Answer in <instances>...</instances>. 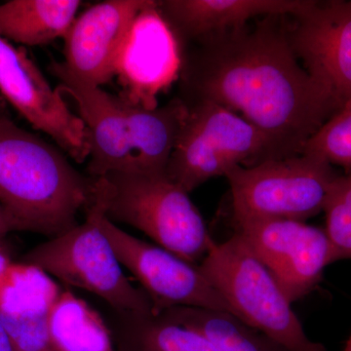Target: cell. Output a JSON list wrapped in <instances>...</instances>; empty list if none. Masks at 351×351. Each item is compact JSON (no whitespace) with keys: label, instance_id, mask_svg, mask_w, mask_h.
<instances>
[{"label":"cell","instance_id":"obj_22","mask_svg":"<svg viewBox=\"0 0 351 351\" xmlns=\"http://www.w3.org/2000/svg\"><path fill=\"white\" fill-rule=\"evenodd\" d=\"M323 212L334 263L351 260V173L337 178Z\"/></svg>","mask_w":351,"mask_h":351},{"label":"cell","instance_id":"obj_10","mask_svg":"<svg viewBox=\"0 0 351 351\" xmlns=\"http://www.w3.org/2000/svg\"><path fill=\"white\" fill-rule=\"evenodd\" d=\"M87 209L96 215L99 226L112 243L122 267L133 274L152 300L154 313L171 307L188 306L232 313L228 302L197 265L124 232L94 205Z\"/></svg>","mask_w":351,"mask_h":351},{"label":"cell","instance_id":"obj_20","mask_svg":"<svg viewBox=\"0 0 351 351\" xmlns=\"http://www.w3.org/2000/svg\"><path fill=\"white\" fill-rule=\"evenodd\" d=\"M160 313L199 332L215 351H287L228 311L177 306Z\"/></svg>","mask_w":351,"mask_h":351},{"label":"cell","instance_id":"obj_19","mask_svg":"<svg viewBox=\"0 0 351 351\" xmlns=\"http://www.w3.org/2000/svg\"><path fill=\"white\" fill-rule=\"evenodd\" d=\"M49 332L55 351H117L107 321L68 289L55 302Z\"/></svg>","mask_w":351,"mask_h":351},{"label":"cell","instance_id":"obj_15","mask_svg":"<svg viewBox=\"0 0 351 351\" xmlns=\"http://www.w3.org/2000/svg\"><path fill=\"white\" fill-rule=\"evenodd\" d=\"M62 289L43 270L14 262L0 279V324L15 351H55L51 311Z\"/></svg>","mask_w":351,"mask_h":351},{"label":"cell","instance_id":"obj_7","mask_svg":"<svg viewBox=\"0 0 351 351\" xmlns=\"http://www.w3.org/2000/svg\"><path fill=\"white\" fill-rule=\"evenodd\" d=\"M86 219L57 237L36 245L22 262L38 267L64 285L87 291L119 313L154 311L149 295L124 274L119 257L96 215L87 209Z\"/></svg>","mask_w":351,"mask_h":351},{"label":"cell","instance_id":"obj_2","mask_svg":"<svg viewBox=\"0 0 351 351\" xmlns=\"http://www.w3.org/2000/svg\"><path fill=\"white\" fill-rule=\"evenodd\" d=\"M94 184L59 149L21 128L0 99V206L14 232L49 239L66 232L91 203Z\"/></svg>","mask_w":351,"mask_h":351},{"label":"cell","instance_id":"obj_1","mask_svg":"<svg viewBox=\"0 0 351 351\" xmlns=\"http://www.w3.org/2000/svg\"><path fill=\"white\" fill-rule=\"evenodd\" d=\"M286 18H261L186 43L179 78L182 100L228 108L267 136L282 157L301 154L341 108L302 66Z\"/></svg>","mask_w":351,"mask_h":351},{"label":"cell","instance_id":"obj_11","mask_svg":"<svg viewBox=\"0 0 351 351\" xmlns=\"http://www.w3.org/2000/svg\"><path fill=\"white\" fill-rule=\"evenodd\" d=\"M0 94L34 128L50 136L75 162L89 157L84 122L69 110L22 48L0 36Z\"/></svg>","mask_w":351,"mask_h":351},{"label":"cell","instance_id":"obj_4","mask_svg":"<svg viewBox=\"0 0 351 351\" xmlns=\"http://www.w3.org/2000/svg\"><path fill=\"white\" fill-rule=\"evenodd\" d=\"M94 179L90 205L112 223L140 230L193 265H199L216 245L189 193L166 172L117 171Z\"/></svg>","mask_w":351,"mask_h":351},{"label":"cell","instance_id":"obj_24","mask_svg":"<svg viewBox=\"0 0 351 351\" xmlns=\"http://www.w3.org/2000/svg\"><path fill=\"white\" fill-rule=\"evenodd\" d=\"M11 232H14L12 225L5 212L0 206V240L5 239L6 235Z\"/></svg>","mask_w":351,"mask_h":351},{"label":"cell","instance_id":"obj_5","mask_svg":"<svg viewBox=\"0 0 351 351\" xmlns=\"http://www.w3.org/2000/svg\"><path fill=\"white\" fill-rule=\"evenodd\" d=\"M233 315L287 351H328L307 336L292 304L239 234L216 243L198 265Z\"/></svg>","mask_w":351,"mask_h":351},{"label":"cell","instance_id":"obj_17","mask_svg":"<svg viewBox=\"0 0 351 351\" xmlns=\"http://www.w3.org/2000/svg\"><path fill=\"white\" fill-rule=\"evenodd\" d=\"M108 325L117 351H215L199 332L162 313L112 311Z\"/></svg>","mask_w":351,"mask_h":351},{"label":"cell","instance_id":"obj_8","mask_svg":"<svg viewBox=\"0 0 351 351\" xmlns=\"http://www.w3.org/2000/svg\"><path fill=\"white\" fill-rule=\"evenodd\" d=\"M225 177L234 216L306 221L323 212L339 174L324 159L300 154L237 166Z\"/></svg>","mask_w":351,"mask_h":351},{"label":"cell","instance_id":"obj_14","mask_svg":"<svg viewBox=\"0 0 351 351\" xmlns=\"http://www.w3.org/2000/svg\"><path fill=\"white\" fill-rule=\"evenodd\" d=\"M151 0H108L88 8L64 36L60 66L78 82L101 87L115 76V64L132 23Z\"/></svg>","mask_w":351,"mask_h":351},{"label":"cell","instance_id":"obj_12","mask_svg":"<svg viewBox=\"0 0 351 351\" xmlns=\"http://www.w3.org/2000/svg\"><path fill=\"white\" fill-rule=\"evenodd\" d=\"M182 66V44L158 8V1L136 16L115 64L123 97L133 105L154 110L158 96L178 82Z\"/></svg>","mask_w":351,"mask_h":351},{"label":"cell","instance_id":"obj_18","mask_svg":"<svg viewBox=\"0 0 351 351\" xmlns=\"http://www.w3.org/2000/svg\"><path fill=\"white\" fill-rule=\"evenodd\" d=\"M80 0H11L0 4V36L27 46L64 38L82 6Z\"/></svg>","mask_w":351,"mask_h":351},{"label":"cell","instance_id":"obj_3","mask_svg":"<svg viewBox=\"0 0 351 351\" xmlns=\"http://www.w3.org/2000/svg\"><path fill=\"white\" fill-rule=\"evenodd\" d=\"M49 69L59 80L58 91L75 103L86 127L89 177L117 171L166 172L188 112L182 99L147 110L101 87L83 84L58 62Z\"/></svg>","mask_w":351,"mask_h":351},{"label":"cell","instance_id":"obj_13","mask_svg":"<svg viewBox=\"0 0 351 351\" xmlns=\"http://www.w3.org/2000/svg\"><path fill=\"white\" fill-rule=\"evenodd\" d=\"M293 20L289 36L295 54L341 107L351 97V0L315 1Z\"/></svg>","mask_w":351,"mask_h":351},{"label":"cell","instance_id":"obj_9","mask_svg":"<svg viewBox=\"0 0 351 351\" xmlns=\"http://www.w3.org/2000/svg\"><path fill=\"white\" fill-rule=\"evenodd\" d=\"M232 218L235 233L269 269L291 304L311 294L334 263L324 230L294 219Z\"/></svg>","mask_w":351,"mask_h":351},{"label":"cell","instance_id":"obj_21","mask_svg":"<svg viewBox=\"0 0 351 351\" xmlns=\"http://www.w3.org/2000/svg\"><path fill=\"white\" fill-rule=\"evenodd\" d=\"M301 154L351 169V97L307 141Z\"/></svg>","mask_w":351,"mask_h":351},{"label":"cell","instance_id":"obj_16","mask_svg":"<svg viewBox=\"0 0 351 351\" xmlns=\"http://www.w3.org/2000/svg\"><path fill=\"white\" fill-rule=\"evenodd\" d=\"M313 0H159L158 8L182 45L241 29L257 18H294Z\"/></svg>","mask_w":351,"mask_h":351},{"label":"cell","instance_id":"obj_26","mask_svg":"<svg viewBox=\"0 0 351 351\" xmlns=\"http://www.w3.org/2000/svg\"><path fill=\"white\" fill-rule=\"evenodd\" d=\"M343 351H351V334L350 338H348V341H346V343L345 346V348H343Z\"/></svg>","mask_w":351,"mask_h":351},{"label":"cell","instance_id":"obj_23","mask_svg":"<svg viewBox=\"0 0 351 351\" xmlns=\"http://www.w3.org/2000/svg\"><path fill=\"white\" fill-rule=\"evenodd\" d=\"M13 263L14 261L11 258L10 253H9L6 245L4 244L3 240H0V279Z\"/></svg>","mask_w":351,"mask_h":351},{"label":"cell","instance_id":"obj_25","mask_svg":"<svg viewBox=\"0 0 351 351\" xmlns=\"http://www.w3.org/2000/svg\"><path fill=\"white\" fill-rule=\"evenodd\" d=\"M0 351H15L10 338L1 324H0Z\"/></svg>","mask_w":351,"mask_h":351},{"label":"cell","instance_id":"obj_6","mask_svg":"<svg viewBox=\"0 0 351 351\" xmlns=\"http://www.w3.org/2000/svg\"><path fill=\"white\" fill-rule=\"evenodd\" d=\"M184 103L188 112L166 174L186 193L237 166L283 158L267 136L228 108L207 100Z\"/></svg>","mask_w":351,"mask_h":351}]
</instances>
